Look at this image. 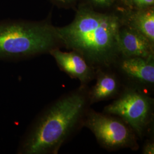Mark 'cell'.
I'll list each match as a JSON object with an SVG mask.
<instances>
[{"mask_svg":"<svg viewBox=\"0 0 154 154\" xmlns=\"http://www.w3.org/2000/svg\"><path fill=\"white\" fill-rule=\"evenodd\" d=\"M119 14L103 13L80 8L70 23L57 27L62 46L75 51L94 68H112L120 57Z\"/></svg>","mask_w":154,"mask_h":154,"instance_id":"cell-1","label":"cell"},{"mask_svg":"<svg viewBox=\"0 0 154 154\" xmlns=\"http://www.w3.org/2000/svg\"><path fill=\"white\" fill-rule=\"evenodd\" d=\"M83 127L88 128L100 146L106 149H130L137 151L139 148L135 133L116 116L89 109L85 116Z\"/></svg>","mask_w":154,"mask_h":154,"instance_id":"cell-5","label":"cell"},{"mask_svg":"<svg viewBox=\"0 0 154 154\" xmlns=\"http://www.w3.org/2000/svg\"><path fill=\"white\" fill-rule=\"evenodd\" d=\"M154 100L148 93L136 87L123 85L119 94L103 112L121 118L142 139L152 128Z\"/></svg>","mask_w":154,"mask_h":154,"instance_id":"cell-4","label":"cell"},{"mask_svg":"<svg viewBox=\"0 0 154 154\" xmlns=\"http://www.w3.org/2000/svg\"><path fill=\"white\" fill-rule=\"evenodd\" d=\"M120 17L122 25L142 34L154 44V6L139 9L128 8L122 11Z\"/></svg>","mask_w":154,"mask_h":154,"instance_id":"cell-10","label":"cell"},{"mask_svg":"<svg viewBox=\"0 0 154 154\" xmlns=\"http://www.w3.org/2000/svg\"><path fill=\"white\" fill-rule=\"evenodd\" d=\"M120 57L154 58V44L142 34L122 25L118 34Z\"/></svg>","mask_w":154,"mask_h":154,"instance_id":"cell-8","label":"cell"},{"mask_svg":"<svg viewBox=\"0 0 154 154\" xmlns=\"http://www.w3.org/2000/svg\"><path fill=\"white\" fill-rule=\"evenodd\" d=\"M109 69H98L95 72L97 81L91 88H88L90 105L116 98L121 93L123 85L116 72Z\"/></svg>","mask_w":154,"mask_h":154,"instance_id":"cell-9","label":"cell"},{"mask_svg":"<svg viewBox=\"0 0 154 154\" xmlns=\"http://www.w3.org/2000/svg\"><path fill=\"white\" fill-rule=\"evenodd\" d=\"M112 68L126 80V85L147 93L154 88V58L120 57Z\"/></svg>","mask_w":154,"mask_h":154,"instance_id":"cell-6","label":"cell"},{"mask_svg":"<svg viewBox=\"0 0 154 154\" xmlns=\"http://www.w3.org/2000/svg\"><path fill=\"white\" fill-rule=\"evenodd\" d=\"M128 8L132 9H144L153 7L154 0H121Z\"/></svg>","mask_w":154,"mask_h":154,"instance_id":"cell-11","label":"cell"},{"mask_svg":"<svg viewBox=\"0 0 154 154\" xmlns=\"http://www.w3.org/2000/svg\"><path fill=\"white\" fill-rule=\"evenodd\" d=\"M116 0H88L92 5L98 8H109L112 5Z\"/></svg>","mask_w":154,"mask_h":154,"instance_id":"cell-12","label":"cell"},{"mask_svg":"<svg viewBox=\"0 0 154 154\" xmlns=\"http://www.w3.org/2000/svg\"><path fill=\"white\" fill-rule=\"evenodd\" d=\"M60 46L57 27L47 20L0 22V58H27L49 53Z\"/></svg>","mask_w":154,"mask_h":154,"instance_id":"cell-3","label":"cell"},{"mask_svg":"<svg viewBox=\"0 0 154 154\" xmlns=\"http://www.w3.org/2000/svg\"><path fill=\"white\" fill-rule=\"evenodd\" d=\"M142 152L143 154H154V142L152 139L146 140L143 144Z\"/></svg>","mask_w":154,"mask_h":154,"instance_id":"cell-13","label":"cell"},{"mask_svg":"<svg viewBox=\"0 0 154 154\" xmlns=\"http://www.w3.org/2000/svg\"><path fill=\"white\" fill-rule=\"evenodd\" d=\"M53 57L60 70L72 78L81 83L80 86H88L89 83L95 78L96 70L91 66L82 56L76 51H62L55 48L49 52Z\"/></svg>","mask_w":154,"mask_h":154,"instance_id":"cell-7","label":"cell"},{"mask_svg":"<svg viewBox=\"0 0 154 154\" xmlns=\"http://www.w3.org/2000/svg\"><path fill=\"white\" fill-rule=\"evenodd\" d=\"M57 5L61 6H66L71 5L74 3L76 0H50Z\"/></svg>","mask_w":154,"mask_h":154,"instance_id":"cell-14","label":"cell"},{"mask_svg":"<svg viewBox=\"0 0 154 154\" xmlns=\"http://www.w3.org/2000/svg\"><path fill=\"white\" fill-rule=\"evenodd\" d=\"M88 86L63 95L39 116L24 139L20 152L57 154L62 146L83 127L90 106Z\"/></svg>","mask_w":154,"mask_h":154,"instance_id":"cell-2","label":"cell"}]
</instances>
